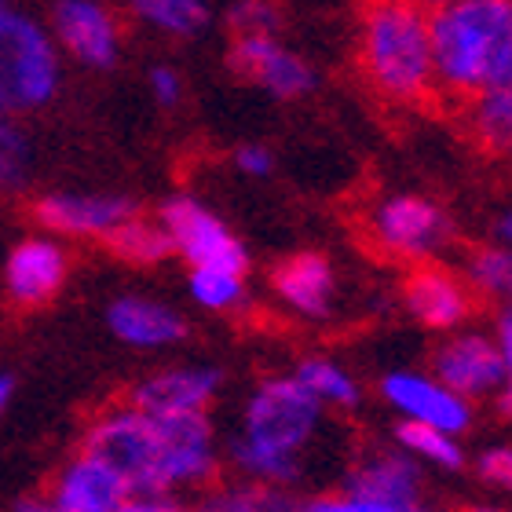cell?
I'll list each match as a JSON object with an SVG mask.
<instances>
[{"label": "cell", "mask_w": 512, "mask_h": 512, "mask_svg": "<svg viewBox=\"0 0 512 512\" xmlns=\"http://www.w3.org/2000/svg\"><path fill=\"white\" fill-rule=\"evenodd\" d=\"M366 235L377 253L403 264H432L450 246V216L432 198L421 194H388L370 205L366 213Z\"/></svg>", "instance_id": "6"}, {"label": "cell", "mask_w": 512, "mask_h": 512, "mask_svg": "<svg viewBox=\"0 0 512 512\" xmlns=\"http://www.w3.org/2000/svg\"><path fill=\"white\" fill-rule=\"evenodd\" d=\"M107 249L114 256H121L125 264H136V267H154L161 260H169L172 253V242L165 235V227L158 220H143V216H132L118 231H110L107 238Z\"/></svg>", "instance_id": "24"}, {"label": "cell", "mask_w": 512, "mask_h": 512, "mask_svg": "<svg viewBox=\"0 0 512 512\" xmlns=\"http://www.w3.org/2000/svg\"><path fill=\"white\" fill-rule=\"evenodd\" d=\"M150 92H154V99H158L161 107H176L183 96L180 74H176L172 66H154V70H150Z\"/></svg>", "instance_id": "33"}, {"label": "cell", "mask_w": 512, "mask_h": 512, "mask_svg": "<svg viewBox=\"0 0 512 512\" xmlns=\"http://www.w3.org/2000/svg\"><path fill=\"white\" fill-rule=\"evenodd\" d=\"M458 512H512V509H505V505H494V502H469V505H461Z\"/></svg>", "instance_id": "40"}, {"label": "cell", "mask_w": 512, "mask_h": 512, "mask_svg": "<svg viewBox=\"0 0 512 512\" xmlns=\"http://www.w3.org/2000/svg\"><path fill=\"white\" fill-rule=\"evenodd\" d=\"M392 439H395V447L403 450L406 458H414L421 469L461 472L469 465V454L461 447V439L447 436V432H436V428L399 421V425L392 428Z\"/></svg>", "instance_id": "23"}, {"label": "cell", "mask_w": 512, "mask_h": 512, "mask_svg": "<svg viewBox=\"0 0 512 512\" xmlns=\"http://www.w3.org/2000/svg\"><path fill=\"white\" fill-rule=\"evenodd\" d=\"M235 165H238V172H246L253 180H264V176L275 172V154H271L264 143H246V147L235 150Z\"/></svg>", "instance_id": "32"}, {"label": "cell", "mask_w": 512, "mask_h": 512, "mask_svg": "<svg viewBox=\"0 0 512 512\" xmlns=\"http://www.w3.org/2000/svg\"><path fill=\"white\" fill-rule=\"evenodd\" d=\"M406 512H443V509H436V505L421 502V505H414V509H406Z\"/></svg>", "instance_id": "42"}, {"label": "cell", "mask_w": 512, "mask_h": 512, "mask_svg": "<svg viewBox=\"0 0 512 512\" xmlns=\"http://www.w3.org/2000/svg\"><path fill=\"white\" fill-rule=\"evenodd\" d=\"M139 19L172 37H194L209 26V4L205 0H132Z\"/></svg>", "instance_id": "26"}, {"label": "cell", "mask_w": 512, "mask_h": 512, "mask_svg": "<svg viewBox=\"0 0 512 512\" xmlns=\"http://www.w3.org/2000/svg\"><path fill=\"white\" fill-rule=\"evenodd\" d=\"M494 341H498V352H502V392H498V410L512 421V304H505L498 311V322H494Z\"/></svg>", "instance_id": "30"}, {"label": "cell", "mask_w": 512, "mask_h": 512, "mask_svg": "<svg viewBox=\"0 0 512 512\" xmlns=\"http://www.w3.org/2000/svg\"><path fill=\"white\" fill-rule=\"evenodd\" d=\"M465 282L480 297H494L512 304V249L502 246L472 249L469 260H465Z\"/></svg>", "instance_id": "27"}, {"label": "cell", "mask_w": 512, "mask_h": 512, "mask_svg": "<svg viewBox=\"0 0 512 512\" xmlns=\"http://www.w3.org/2000/svg\"><path fill=\"white\" fill-rule=\"evenodd\" d=\"M22 169H26V161L11 158L0 150V191H11V187H19L22 183Z\"/></svg>", "instance_id": "37"}, {"label": "cell", "mask_w": 512, "mask_h": 512, "mask_svg": "<svg viewBox=\"0 0 512 512\" xmlns=\"http://www.w3.org/2000/svg\"><path fill=\"white\" fill-rule=\"evenodd\" d=\"M4 15H8V8H4V4H0V22H4Z\"/></svg>", "instance_id": "43"}, {"label": "cell", "mask_w": 512, "mask_h": 512, "mask_svg": "<svg viewBox=\"0 0 512 512\" xmlns=\"http://www.w3.org/2000/svg\"><path fill=\"white\" fill-rule=\"evenodd\" d=\"M403 308L417 326L432 333H458L476 315V293L465 282V275H454L443 264L414 267L403 282Z\"/></svg>", "instance_id": "11"}, {"label": "cell", "mask_w": 512, "mask_h": 512, "mask_svg": "<svg viewBox=\"0 0 512 512\" xmlns=\"http://www.w3.org/2000/svg\"><path fill=\"white\" fill-rule=\"evenodd\" d=\"M81 454L103 461L114 476H121L132 498L165 494V483H161V465H165L161 421L136 410V406L118 403L99 410L81 436Z\"/></svg>", "instance_id": "4"}, {"label": "cell", "mask_w": 512, "mask_h": 512, "mask_svg": "<svg viewBox=\"0 0 512 512\" xmlns=\"http://www.w3.org/2000/svg\"><path fill=\"white\" fill-rule=\"evenodd\" d=\"M491 246H502V249H512V205L498 209L491 220Z\"/></svg>", "instance_id": "36"}, {"label": "cell", "mask_w": 512, "mask_h": 512, "mask_svg": "<svg viewBox=\"0 0 512 512\" xmlns=\"http://www.w3.org/2000/svg\"><path fill=\"white\" fill-rule=\"evenodd\" d=\"M297 494L249 480H216L187 502V512H297Z\"/></svg>", "instance_id": "21"}, {"label": "cell", "mask_w": 512, "mask_h": 512, "mask_svg": "<svg viewBox=\"0 0 512 512\" xmlns=\"http://www.w3.org/2000/svg\"><path fill=\"white\" fill-rule=\"evenodd\" d=\"M377 392L392 406V414L410 425L436 428L458 439L476 425V406L450 392L447 384H439L428 370H410V366L388 370L377 381Z\"/></svg>", "instance_id": "8"}, {"label": "cell", "mask_w": 512, "mask_h": 512, "mask_svg": "<svg viewBox=\"0 0 512 512\" xmlns=\"http://www.w3.org/2000/svg\"><path fill=\"white\" fill-rule=\"evenodd\" d=\"M359 66L377 96L421 103L436 88L428 15L403 0H370L359 26Z\"/></svg>", "instance_id": "3"}, {"label": "cell", "mask_w": 512, "mask_h": 512, "mask_svg": "<svg viewBox=\"0 0 512 512\" xmlns=\"http://www.w3.org/2000/svg\"><path fill=\"white\" fill-rule=\"evenodd\" d=\"M224 370L209 363L165 366L154 374L139 377L128 388V406H136L150 417H194L209 414L224 392Z\"/></svg>", "instance_id": "10"}, {"label": "cell", "mask_w": 512, "mask_h": 512, "mask_svg": "<svg viewBox=\"0 0 512 512\" xmlns=\"http://www.w3.org/2000/svg\"><path fill=\"white\" fill-rule=\"evenodd\" d=\"M289 377H293L322 410H330V414H355L366 399L363 381H359L344 363L330 359V355H304V359L289 370Z\"/></svg>", "instance_id": "20"}, {"label": "cell", "mask_w": 512, "mask_h": 512, "mask_svg": "<svg viewBox=\"0 0 512 512\" xmlns=\"http://www.w3.org/2000/svg\"><path fill=\"white\" fill-rule=\"evenodd\" d=\"M271 293L297 319H330L333 308H337V293H341L337 267L330 264V256L322 253H293L271 271Z\"/></svg>", "instance_id": "14"}, {"label": "cell", "mask_w": 512, "mask_h": 512, "mask_svg": "<svg viewBox=\"0 0 512 512\" xmlns=\"http://www.w3.org/2000/svg\"><path fill=\"white\" fill-rule=\"evenodd\" d=\"M187 293L202 311H213V315H231L246 304L249 289L246 275H235V271H220V267H191L187 275Z\"/></svg>", "instance_id": "25"}, {"label": "cell", "mask_w": 512, "mask_h": 512, "mask_svg": "<svg viewBox=\"0 0 512 512\" xmlns=\"http://www.w3.org/2000/svg\"><path fill=\"white\" fill-rule=\"evenodd\" d=\"M15 512H55V509L44 502V498H22V502L15 505Z\"/></svg>", "instance_id": "39"}, {"label": "cell", "mask_w": 512, "mask_h": 512, "mask_svg": "<svg viewBox=\"0 0 512 512\" xmlns=\"http://www.w3.org/2000/svg\"><path fill=\"white\" fill-rule=\"evenodd\" d=\"M107 326L121 344L139 348V352L172 348V344L187 341V333H191L187 319L172 304L154 297H139V293H125V297L110 300Z\"/></svg>", "instance_id": "16"}, {"label": "cell", "mask_w": 512, "mask_h": 512, "mask_svg": "<svg viewBox=\"0 0 512 512\" xmlns=\"http://www.w3.org/2000/svg\"><path fill=\"white\" fill-rule=\"evenodd\" d=\"M158 224L169 235L172 253H180L187 267H220V271H235V275L249 271V253L242 238L191 194H176L161 205Z\"/></svg>", "instance_id": "7"}, {"label": "cell", "mask_w": 512, "mask_h": 512, "mask_svg": "<svg viewBox=\"0 0 512 512\" xmlns=\"http://www.w3.org/2000/svg\"><path fill=\"white\" fill-rule=\"evenodd\" d=\"M278 22V11L271 0H235L231 8V26L242 33H271Z\"/></svg>", "instance_id": "31"}, {"label": "cell", "mask_w": 512, "mask_h": 512, "mask_svg": "<svg viewBox=\"0 0 512 512\" xmlns=\"http://www.w3.org/2000/svg\"><path fill=\"white\" fill-rule=\"evenodd\" d=\"M227 66L275 99H300L315 92V85H319V74L311 70L308 59L282 48L271 33H242L231 44Z\"/></svg>", "instance_id": "13"}, {"label": "cell", "mask_w": 512, "mask_h": 512, "mask_svg": "<svg viewBox=\"0 0 512 512\" xmlns=\"http://www.w3.org/2000/svg\"><path fill=\"white\" fill-rule=\"evenodd\" d=\"M297 512H395V509L366 502V498H359V494L341 487V491H319V494H311V498H300Z\"/></svg>", "instance_id": "29"}, {"label": "cell", "mask_w": 512, "mask_h": 512, "mask_svg": "<svg viewBox=\"0 0 512 512\" xmlns=\"http://www.w3.org/2000/svg\"><path fill=\"white\" fill-rule=\"evenodd\" d=\"M344 491L359 494L366 502L388 505L395 512H406L425 502V469L414 458H406L395 443L370 447L348 461Z\"/></svg>", "instance_id": "12"}, {"label": "cell", "mask_w": 512, "mask_h": 512, "mask_svg": "<svg viewBox=\"0 0 512 512\" xmlns=\"http://www.w3.org/2000/svg\"><path fill=\"white\" fill-rule=\"evenodd\" d=\"M66 271H70V260L55 238H26L11 249L4 286L19 308H41L63 289Z\"/></svg>", "instance_id": "18"}, {"label": "cell", "mask_w": 512, "mask_h": 512, "mask_svg": "<svg viewBox=\"0 0 512 512\" xmlns=\"http://www.w3.org/2000/svg\"><path fill=\"white\" fill-rule=\"evenodd\" d=\"M436 88L476 99L512 66V0H447L428 15Z\"/></svg>", "instance_id": "2"}, {"label": "cell", "mask_w": 512, "mask_h": 512, "mask_svg": "<svg viewBox=\"0 0 512 512\" xmlns=\"http://www.w3.org/2000/svg\"><path fill=\"white\" fill-rule=\"evenodd\" d=\"M476 469V480L494 494H505L512 498V443H491L483 447L472 461Z\"/></svg>", "instance_id": "28"}, {"label": "cell", "mask_w": 512, "mask_h": 512, "mask_svg": "<svg viewBox=\"0 0 512 512\" xmlns=\"http://www.w3.org/2000/svg\"><path fill=\"white\" fill-rule=\"evenodd\" d=\"M403 4H410V8L425 11V15H432V11L439 8V4H447V0H403Z\"/></svg>", "instance_id": "41"}, {"label": "cell", "mask_w": 512, "mask_h": 512, "mask_svg": "<svg viewBox=\"0 0 512 512\" xmlns=\"http://www.w3.org/2000/svg\"><path fill=\"white\" fill-rule=\"evenodd\" d=\"M11 395H15V377H11V374H0V414L8 410Z\"/></svg>", "instance_id": "38"}, {"label": "cell", "mask_w": 512, "mask_h": 512, "mask_svg": "<svg viewBox=\"0 0 512 512\" xmlns=\"http://www.w3.org/2000/svg\"><path fill=\"white\" fill-rule=\"evenodd\" d=\"M428 374L439 384H447L450 392L461 395L465 403H480V399H498L502 392V352L494 333L465 326L458 333H447L443 341L432 348L428 359Z\"/></svg>", "instance_id": "9"}, {"label": "cell", "mask_w": 512, "mask_h": 512, "mask_svg": "<svg viewBox=\"0 0 512 512\" xmlns=\"http://www.w3.org/2000/svg\"><path fill=\"white\" fill-rule=\"evenodd\" d=\"M37 224L55 235L107 238L125 220L136 216V205L121 194H48L33 209Z\"/></svg>", "instance_id": "15"}, {"label": "cell", "mask_w": 512, "mask_h": 512, "mask_svg": "<svg viewBox=\"0 0 512 512\" xmlns=\"http://www.w3.org/2000/svg\"><path fill=\"white\" fill-rule=\"evenodd\" d=\"M469 128L491 154H512V66L469 103Z\"/></svg>", "instance_id": "22"}, {"label": "cell", "mask_w": 512, "mask_h": 512, "mask_svg": "<svg viewBox=\"0 0 512 512\" xmlns=\"http://www.w3.org/2000/svg\"><path fill=\"white\" fill-rule=\"evenodd\" d=\"M0 150L11 154V158H19V161H26V154H30L26 132H22V125H15L11 118H0Z\"/></svg>", "instance_id": "35"}, {"label": "cell", "mask_w": 512, "mask_h": 512, "mask_svg": "<svg viewBox=\"0 0 512 512\" xmlns=\"http://www.w3.org/2000/svg\"><path fill=\"white\" fill-rule=\"evenodd\" d=\"M59 88V55L52 37L26 15L0 22V114L37 110Z\"/></svg>", "instance_id": "5"}, {"label": "cell", "mask_w": 512, "mask_h": 512, "mask_svg": "<svg viewBox=\"0 0 512 512\" xmlns=\"http://www.w3.org/2000/svg\"><path fill=\"white\" fill-rule=\"evenodd\" d=\"M128 498L132 494L121 483V476H114L103 461L77 450L74 458L55 472L44 502L52 505L55 512H118Z\"/></svg>", "instance_id": "17"}, {"label": "cell", "mask_w": 512, "mask_h": 512, "mask_svg": "<svg viewBox=\"0 0 512 512\" xmlns=\"http://www.w3.org/2000/svg\"><path fill=\"white\" fill-rule=\"evenodd\" d=\"M330 410H322L289 374L260 377L238 406L224 461L238 480L297 491L330 447Z\"/></svg>", "instance_id": "1"}, {"label": "cell", "mask_w": 512, "mask_h": 512, "mask_svg": "<svg viewBox=\"0 0 512 512\" xmlns=\"http://www.w3.org/2000/svg\"><path fill=\"white\" fill-rule=\"evenodd\" d=\"M118 512H187V502L169 498V494H154V498H128Z\"/></svg>", "instance_id": "34"}, {"label": "cell", "mask_w": 512, "mask_h": 512, "mask_svg": "<svg viewBox=\"0 0 512 512\" xmlns=\"http://www.w3.org/2000/svg\"><path fill=\"white\" fill-rule=\"evenodd\" d=\"M55 37L85 66H114L118 59V22L96 0H59L55 4Z\"/></svg>", "instance_id": "19"}]
</instances>
